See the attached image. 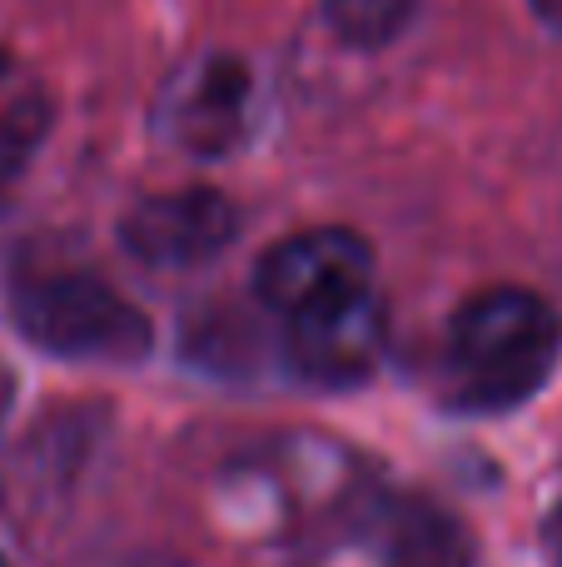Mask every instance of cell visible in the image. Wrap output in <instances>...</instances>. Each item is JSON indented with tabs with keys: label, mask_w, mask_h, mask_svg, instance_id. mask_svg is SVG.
<instances>
[{
	"label": "cell",
	"mask_w": 562,
	"mask_h": 567,
	"mask_svg": "<svg viewBox=\"0 0 562 567\" xmlns=\"http://www.w3.org/2000/svg\"><path fill=\"white\" fill-rule=\"evenodd\" d=\"M388 343V309L374 289L354 293V299L324 303L314 313L289 319V363L304 373L309 383L324 389H348V383L368 379L384 359Z\"/></svg>",
	"instance_id": "obj_6"
},
{
	"label": "cell",
	"mask_w": 562,
	"mask_h": 567,
	"mask_svg": "<svg viewBox=\"0 0 562 567\" xmlns=\"http://www.w3.org/2000/svg\"><path fill=\"white\" fill-rule=\"evenodd\" d=\"M0 567H10V563H6V553H0Z\"/></svg>",
	"instance_id": "obj_11"
},
{
	"label": "cell",
	"mask_w": 562,
	"mask_h": 567,
	"mask_svg": "<svg viewBox=\"0 0 562 567\" xmlns=\"http://www.w3.org/2000/svg\"><path fill=\"white\" fill-rule=\"evenodd\" d=\"M10 319L35 349L75 363H145L155 349L149 319L95 275H40L10 293Z\"/></svg>",
	"instance_id": "obj_2"
},
{
	"label": "cell",
	"mask_w": 562,
	"mask_h": 567,
	"mask_svg": "<svg viewBox=\"0 0 562 567\" xmlns=\"http://www.w3.org/2000/svg\"><path fill=\"white\" fill-rule=\"evenodd\" d=\"M558 538H562V518H558Z\"/></svg>",
	"instance_id": "obj_12"
},
{
	"label": "cell",
	"mask_w": 562,
	"mask_h": 567,
	"mask_svg": "<svg viewBox=\"0 0 562 567\" xmlns=\"http://www.w3.org/2000/svg\"><path fill=\"white\" fill-rule=\"evenodd\" d=\"M562 353L558 309L533 289L498 284L483 289L448 323V363L458 393L478 409H513L548 383Z\"/></svg>",
	"instance_id": "obj_1"
},
{
	"label": "cell",
	"mask_w": 562,
	"mask_h": 567,
	"mask_svg": "<svg viewBox=\"0 0 562 567\" xmlns=\"http://www.w3.org/2000/svg\"><path fill=\"white\" fill-rule=\"evenodd\" d=\"M418 0H324V25L348 50H384L414 20Z\"/></svg>",
	"instance_id": "obj_9"
},
{
	"label": "cell",
	"mask_w": 562,
	"mask_h": 567,
	"mask_svg": "<svg viewBox=\"0 0 562 567\" xmlns=\"http://www.w3.org/2000/svg\"><path fill=\"white\" fill-rule=\"evenodd\" d=\"M239 235V215L219 189H169L149 195L119 219V245L149 269H195L209 265Z\"/></svg>",
	"instance_id": "obj_5"
},
{
	"label": "cell",
	"mask_w": 562,
	"mask_h": 567,
	"mask_svg": "<svg viewBox=\"0 0 562 567\" xmlns=\"http://www.w3.org/2000/svg\"><path fill=\"white\" fill-rule=\"evenodd\" d=\"M364 289H374V245L344 225L299 229L279 239L254 269V293L279 319H299Z\"/></svg>",
	"instance_id": "obj_3"
},
{
	"label": "cell",
	"mask_w": 562,
	"mask_h": 567,
	"mask_svg": "<svg viewBox=\"0 0 562 567\" xmlns=\"http://www.w3.org/2000/svg\"><path fill=\"white\" fill-rule=\"evenodd\" d=\"M249 115H254V75L239 55L209 50V55L189 60L165 90V120L169 140L189 155H229L244 145Z\"/></svg>",
	"instance_id": "obj_4"
},
{
	"label": "cell",
	"mask_w": 562,
	"mask_h": 567,
	"mask_svg": "<svg viewBox=\"0 0 562 567\" xmlns=\"http://www.w3.org/2000/svg\"><path fill=\"white\" fill-rule=\"evenodd\" d=\"M528 6H533V16L543 20L548 30H558L562 35V0H528Z\"/></svg>",
	"instance_id": "obj_10"
},
{
	"label": "cell",
	"mask_w": 562,
	"mask_h": 567,
	"mask_svg": "<svg viewBox=\"0 0 562 567\" xmlns=\"http://www.w3.org/2000/svg\"><path fill=\"white\" fill-rule=\"evenodd\" d=\"M473 563V538L454 513L434 508L424 498H404L388 508L384 543H378V567H468Z\"/></svg>",
	"instance_id": "obj_7"
},
{
	"label": "cell",
	"mask_w": 562,
	"mask_h": 567,
	"mask_svg": "<svg viewBox=\"0 0 562 567\" xmlns=\"http://www.w3.org/2000/svg\"><path fill=\"white\" fill-rule=\"evenodd\" d=\"M50 120H55V105H50L45 80L20 60L0 55V199L25 175L30 155L45 145Z\"/></svg>",
	"instance_id": "obj_8"
}]
</instances>
